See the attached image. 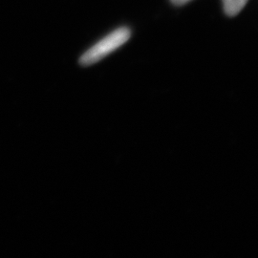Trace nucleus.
<instances>
[{
    "label": "nucleus",
    "mask_w": 258,
    "mask_h": 258,
    "mask_svg": "<svg viewBox=\"0 0 258 258\" xmlns=\"http://www.w3.org/2000/svg\"><path fill=\"white\" fill-rule=\"evenodd\" d=\"M190 0H171V2L175 5H184L185 3L189 2Z\"/></svg>",
    "instance_id": "3"
},
{
    "label": "nucleus",
    "mask_w": 258,
    "mask_h": 258,
    "mask_svg": "<svg viewBox=\"0 0 258 258\" xmlns=\"http://www.w3.org/2000/svg\"><path fill=\"white\" fill-rule=\"evenodd\" d=\"M131 36L128 28L116 29L109 35L103 37L94 46L87 50L80 58V64L89 66L100 61L103 57L109 55L113 51L123 45Z\"/></svg>",
    "instance_id": "1"
},
{
    "label": "nucleus",
    "mask_w": 258,
    "mask_h": 258,
    "mask_svg": "<svg viewBox=\"0 0 258 258\" xmlns=\"http://www.w3.org/2000/svg\"><path fill=\"white\" fill-rule=\"evenodd\" d=\"M222 1H223L225 13L230 17H234L238 15L248 2V0H222Z\"/></svg>",
    "instance_id": "2"
}]
</instances>
